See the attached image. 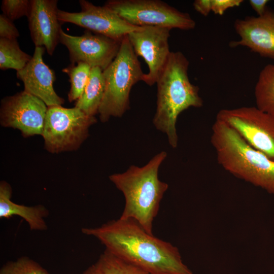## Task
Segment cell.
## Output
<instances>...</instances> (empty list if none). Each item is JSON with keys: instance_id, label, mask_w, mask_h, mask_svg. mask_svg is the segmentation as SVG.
Listing matches in <instances>:
<instances>
[{"instance_id": "1", "label": "cell", "mask_w": 274, "mask_h": 274, "mask_svg": "<svg viewBox=\"0 0 274 274\" xmlns=\"http://www.w3.org/2000/svg\"><path fill=\"white\" fill-rule=\"evenodd\" d=\"M81 231L115 256L152 274H193L176 247L149 233L133 219L119 218Z\"/></svg>"}, {"instance_id": "2", "label": "cell", "mask_w": 274, "mask_h": 274, "mask_svg": "<svg viewBox=\"0 0 274 274\" xmlns=\"http://www.w3.org/2000/svg\"><path fill=\"white\" fill-rule=\"evenodd\" d=\"M189 65L182 52H171L156 82V109L153 123L156 129L166 134L173 148L178 144L176 125L180 114L190 107L203 106L199 87L189 80Z\"/></svg>"}, {"instance_id": "3", "label": "cell", "mask_w": 274, "mask_h": 274, "mask_svg": "<svg viewBox=\"0 0 274 274\" xmlns=\"http://www.w3.org/2000/svg\"><path fill=\"white\" fill-rule=\"evenodd\" d=\"M166 156V152L161 151L142 167L132 165L124 173L109 176L125 198L120 218L134 220L151 234L160 201L168 187L158 178L159 166Z\"/></svg>"}, {"instance_id": "4", "label": "cell", "mask_w": 274, "mask_h": 274, "mask_svg": "<svg viewBox=\"0 0 274 274\" xmlns=\"http://www.w3.org/2000/svg\"><path fill=\"white\" fill-rule=\"evenodd\" d=\"M211 143L218 163L234 176L274 194V161L251 146L233 128L216 119Z\"/></svg>"}, {"instance_id": "5", "label": "cell", "mask_w": 274, "mask_h": 274, "mask_svg": "<svg viewBox=\"0 0 274 274\" xmlns=\"http://www.w3.org/2000/svg\"><path fill=\"white\" fill-rule=\"evenodd\" d=\"M102 73L105 92L98 113L100 121L106 122L111 117H122L129 109L130 90L144 75L127 36L116 57Z\"/></svg>"}, {"instance_id": "6", "label": "cell", "mask_w": 274, "mask_h": 274, "mask_svg": "<svg viewBox=\"0 0 274 274\" xmlns=\"http://www.w3.org/2000/svg\"><path fill=\"white\" fill-rule=\"evenodd\" d=\"M96 122L94 116L76 107H48L42 134L45 149L52 153L78 149L88 137L89 127Z\"/></svg>"}, {"instance_id": "7", "label": "cell", "mask_w": 274, "mask_h": 274, "mask_svg": "<svg viewBox=\"0 0 274 274\" xmlns=\"http://www.w3.org/2000/svg\"><path fill=\"white\" fill-rule=\"evenodd\" d=\"M105 6L134 26L188 30L196 25L189 14L181 12L160 0H109Z\"/></svg>"}, {"instance_id": "8", "label": "cell", "mask_w": 274, "mask_h": 274, "mask_svg": "<svg viewBox=\"0 0 274 274\" xmlns=\"http://www.w3.org/2000/svg\"><path fill=\"white\" fill-rule=\"evenodd\" d=\"M216 119L235 129L253 148L274 161V116L256 107L219 111Z\"/></svg>"}, {"instance_id": "9", "label": "cell", "mask_w": 274, "mask_h": 274, "mask_svg": "<svg viewBox=\"0 0 274 274\" xmlns=\"http://www.w3.org/2000/svg\"><path fill=\"white\" fill-rule=\"evenodd\" d=\"M47 109L44 101L24 90L2 100L1 124L20 130L24 137L42 135Z\"/></svg>"}, {"instance_id": "10", "label": "cell", "mask_w": 274, "mask_h": 274, "mask_svg": "<svg viewBox=\"0 0 274 274\" xmlns=\"http://www.w3.org/2000/svg\"><path fill=\"white\" fill-rule=\"evenodd\" d=\"M81 11L69 12L58 9V18L61 23H71L113 39L122 41L130 32L142 26L130 24L106 6H95L80 0Z\"/></svg>"}, {"instance_id": "11", "label": "cell", "mask_w": 274, "mask_h": 274, "mask_svg": "<svg viewBox=\"0 0 274 274\" xmlns=\"http://www.w3.org/2000/svg\"><path fill=\"white\" fill-rule=\"evenodd\" d=\"M171 29L155 26H144L130 32L127 36L135 54L147 63L149 71L142 80L152 86L164 69L171 51L168 39Z\"/></svg>"}, {"instance_id": "12", "label": "cell", "mask_w": 274, "mask_h": 274, "mask_svg": "<svg viewBox=\"0 0 274 274\" xmlns=\"http://www.w3.org/2000/svg\"><path fill=\"white\" fill-rule=\"evenodd\" d=\"M121 41L89 30L80 36L66 33L62 28L60 32L59 42L68 49L72 64L83 62L102 71L116 57Z\"/></svg>"}, {"instance_id": "13", "label": "cell", "mask_w": 274, "mask_h": 274, "mask_svg": "<svg viewBox=\"0 0 274 274\" xmlns=\"http://www.w3.org/2000/svg\"><path fill=\"white\" fill-rule=\"evenodd\" d=\"M234 27L240 40L230 42V47L245 46L274 60V10L267 8L262 16L237 19Z\"/></svg>"}, {"instance_id": "14", "label": "cell", "mask_w": 274, "mask_h": 274, "mask_svg": "<svg viewBox=\"0 0 274 274\" xmlns=\"http://www.w3.org/2000/svg\"><path fill=\"white\" fill-rule=\"evenodd\" d=\"M57 0H31L27 16L32 41L52 55L59 42L61 23L58 18Z\"/></svg>"}, {"instance_id": "15", "label": "cell", "mask_w": 274, "mask_h": 274, "mask_svg": "<svg viewBox=\"0 0 274 274\" xmlns=\"http://www.w3.org/2000/svg\"><path fill=\"white\" fill-rule=\"evenodd\" d=\"M45 49L43 47H35L31 59L17 72V77L23 83L24 91L41 99L48 107L61 106L64 100L53 88L55 73L43 60Z\"/></svg>"}, {"instance_id": "16", "label": "cell", "mask_w": 274, "mask_h": 274, "mask_svg": "<svg viewBox=\"0 0 274 274\" xmlns=\"http://www.w3.org/2000/svg\"><path fill=\"white\" fill-rule=\"evenodd\" d=\"M12 189L5 181L0 183V218L9 219L13 216H19L28 224L30 229L45 231L47 225L45 218L49 211L42 204L26 206L16 203L11 199Z\"/></svg>"}, {"instance_id": "17", "label": "cell", "mask_w": 274, "mask_h": 274, "mask_svg": "<svg viewBox=\"0 0 274 274\" xmlns=\"http://www.w3.org/2000/svg\"><path fill=\"white\" fill-rule=\"evenodd\" d=\"M105 92V81L102 70L92 67L88 82L75 107L86 115L94 116L98 112Z\"/></svg>"}, {"instance_id": "18", "label": "cell", "mask_w": 274, "mask_h": 274, "mask_svg": "<svg viewBox=\"0 0 274 274\" xmlns=\"http://www.w3.org/2000/svg\"><path fill=\"white\" fill-rule=\"evenodd\" d=\"M256 107L274 116V65L269 64L261 71L255 86Z\"/></svg>"}, {"instance_id": "19", "label": "cell", "mask_w": 274, "mask_h": 274, "mask_svg": "<svg viewBox=\"0 0 274 274\" xmlns=\"http://www.w3.org/2000/svg\"><path fill=\"white\" fill-rule=\"evenodd\" d=\"M32 56L23 51L17 40L0 38V68L14 69L17 72L23 69Z\"/></svg>"}, {"instance_id": "20", "label": "cell", "mask_w": 274, "mask_h": 274, "mask_svg": "<svg viewBox=\"0 0 274 274\" xmlns=\"http://www.w3.org/2000/svg\"><path fill=\"white\" fill-rule=\"evenodd\" d=\"M91 67L83 62L72 64L62 70L68 75L71 88L68 93L70 102L77 100L82 94L90 77Z\"/></svg>"}, {"instance_id": "21", "label": "cell", "mask_w": 274, "mask_h": 274, "mask_svg": "<svg viewBox=\"0 0 274 274\" xmlns=\"http://www.w3.org/2000/svg\"><path fill=\"white\" fill-rule=\"evenodd\" d=\"M96 263L104 274H152L106 250L100 255Z\"/></svg>"}, {"instance_id": "22", "label": "cell", "mask_w": 274, "mask_h": 274, "mask_svg": "<svg viewBox=\"0 0 274 274\" xmlns=\"http://www.w3.org/2000/svg\"><path fill=\"white\" fill-rule=\"evenodd\" d=\"M0 274H50L39 263L26 256L9 261L0 269Z\"/></svg>"}, {"instance_id": "23", "label": "cell", "mask_w": 274, "mask_h": 274, "mask_svg": "<svg viewBox=\"0 0 274 274\" xmlns=\"http://www.w3.org/2000/svg\"><path fill=\"white\" fill-rule=\"evenodd\" d=\"M30 4L31 0H3L1 8L3 14L13 21L23 16L27 17Z\"/></svg>"}, {"instance_id": "24", "label": "cell", "mask_w": 274, "mask_h": 274, "mask_svg": "<svg viewBox=\"0 0 274 274\" xmlns=\"http://www.w3.org/2000/svg\"><path fill=\"white\" fill-rule=\"evenodd\" d=\"M19 36L18 29L13 22L3 14L0 15V37L9 40H17Z\"/></svg>"}, {"instance_id": "25", "label": "cell", "mask_w": 274, "mask_h": 274, "mask_svg": "<svg viewBox=\"0 0 274 274\" xmlns=\"http://www.w3.org/2000/svg\"><path fill=\"white\" fill-rule=\"evenodd\" d=\"M243 0H212V11L215 14L222 15L229 8L238 7Z\"/></svg>"}, {"instance_id": "26", "label": "cell", "mask_w": 274, "mask_h": 274, "mask_svg": "<svg viewBox=\"0 0 274 274\" xmlns=\"http://www.w3.org/2000/svg\"><path fill=\"white\" fill-rule=\"evenodd\" d=\"M212 0H195L193 6L194 9L204 16H207L212 11Z\"/></svg>"}, {"instance_id": "27", "label": "cell", "mask_w": 274, "mask_h": 274, "mask_svg": "<svg viewBox=\"0 0 274 274\" xmlns=\"http://www.w3.org/2000/svg\"><path fill=\"white\" fill-rule=\"evenodd\" d=\"M268 0H250L249 4L258 16H262L265 12L267 7Z\"/></svg>"}, {"instance_id": "28", "label": "cell", "mask_w": 274, "mask_h": 274, "mask_svg": "<svg viewBox=\"0 0 274 274\" xmlns=\"http://www.w3.org/2000/svg\"><path fill=\"white\" fill-rule=\"evenodd\" d=\"M81 274H104L97 263L91 265Z\"/></svg>"}]
</instances>
